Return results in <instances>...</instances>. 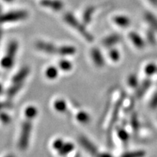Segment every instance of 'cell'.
I'll use <instances>...</instances> for the list:
<instances>
[{
	"label": "cell",
	"mask_w": 157,
	"mask_h": 157,
	"mask_svg": "<svg viewBox=\"0 0 157 157\" xmlns=\"http://www.w3.org/2000/svg\"><path fill=\"white\" fill-rule=\"evenodd\" d=\"M121 40V36L119 34H112L104 38L102 43L106 48H111L119 43Z\"/></svg>",
	"instance_id": "7c38bea8"
},
{
	"label": "cell",
	"mask_w": 157,
	"mask_h": 157,
	"mask_svg": "<svg viewBox=\"0 0 157 157\" xmlns=\"http://www.w3.org/2000/svg\"><path fill=\"white\" fill-rule=\"evenodd\" d=\"M155 31L151 29H148L146 31V42L148 44L151 45H155L156 44V36L155 35Z\"/></svg>",
	"instance_id": "484cf974"
},
{
	"label": "cell",
	"mask_w": 157,
	"mask_h": 157,
	"mask_svg": "<svg viewBox=\"0 0 157 157\" xmlns=\"http://www.w3.org/2000/svg\"><path fill=\"white\" fill-rule=\"evenodd\" d=\"M117 136L123 143H127L129 139V135L124 127H119L117 129Z\"/></svg>",
	"instance_id": "ffe728a7"
},
{
	"label": "cell",
	"mask_w": 157,
	"mask_h": 157,
	"mask_svg": "<svg viewBox=\"0 0 157 157\" xmlns=\"http://www.w3.org/2000/svg\"><path fill=\"white\" fill-rule=\"evenodd\" d=\"M128 37L130 42L137 50H141L146 48L147 42L138 33L135 32V31H131L129 33Z\"/></svg>",
	"instance_id": "52a82bcc"
},
{
	"label": "cell",
	"mask_w": 157,
	"mask_h": 157,
	"mask_svg": "<svg viewBox=\"0 0 157 157\" xmlns=\"http://www.w3.org/2000/svg\"><path fill=\"white\" fill-rule=\"evenodd\" d=\"M63 20L68 25H69L70 26H71L72 28L77 31L81 34V36H83L84 39H85L87 42H92L94 40V37L86 29L84 25L80 23L71 13H66L63 15Z\"/></svg>",
	"instance_id": "6da1fadb"
},
{
	"label": "cell",
	"mask_w": 157,
	"mask_h": 157,
	"mask_svg": "<svg viewBox=\"0 0 157 157\" xmlns=\"http://www.w3.org/2000/svg\"><path fill=\"white\" fill-rule=\"evenodd\" d=\"M127 83L131 89H135V90H136L137 87L139 86V84H140L138 78H137L136 74H129L128 77H127Z\"/></svg>",
	"instance_id": "d6986e66"
},
{
	"label": "cell",
	"mask_w": 157,
	"mask_h": 157,
	"mask_svg": "<svg viewBox=\"0 0 157 157\" xmlns=\"http://www.w3.org/2000/svg\"><path fill=\"white\" fill-rule=\"evenodd\" d=\"M146 1L154 7H157V0H146Z\"/></svg>",
	"instance_id": "e575fe53"
},
{
	"label": "cell",
	"mask_w": 157,
	"mask_h": 157,
	"mask_svg": "<svg viewBox=\"0 0 157 157\" xmlns=\"http://www.w3.org/2000/svg\"><path fill=\"white\" fill-rule=\"evenodd\" d=\"M64 143L65 142L62 140V139H56V140L53 142V143H52V147H53L55 150L58 151L62 148V146H63Z\"/></svg>",
	"instance_id": "d6a6232c"
},
{
	"label": "cell",
	"mask_w": 157,
	"mask_h": 157,
	"mask_svg": "<svg viewBox=\"0 0 157 157\" xmlns=\"http://www.w3.org/2000/svg\"><path fill=\"white\" fill-rule=\"evenodd\" d=\"M30 73V69L29 67H23L21 68V70L17 72V74H15V76H13V83H23V82L25 81V78H27V76Z\"/></svg>",
	"instance_id": "5bb4252c"
},
{
	"label": "cell",
	"mask_w": 157,
	"mask_h": 157,
	"mask_svg": "<svg viewBox=\"0 0 157 157\" xmlns=\"http://www.w3.org/2000/svg\"><path fill=\"white\" fill-rule=\"evenodd\" d=\"M12 107L13 105L10 102H0V112H2L3 110L10 109Z\"/></svg>",
	"instance_id": "836d02e7"
},
{
	"label": "cell",
	"mask_w": 157,
	"mask_h": 157,
	"mask_svg": "<svg viewBox=\"0 0 157 157\" xmlns=\"http://www.w3.org/2000/svg\"><path fill=\"white\" fill-rule=\"evenodd\" d=\"M17 50H18V42L15 40L11 41L7 46V54L3 57L0 62L2 67L5 69H9L13 67Z\"/></svg>",
	"instance_id": "3957f363"
},
{
	"label": "cell",
	"mask_w": 157,
	"mask_h": 157,
	"mask_svg": "<svg viewBox=\"0 0 157 157\" xmlns=\"http://www.w3.org/2000/svg\"><path fill=\"white\" fill-rule=\"evenodd\" d=\"M109 56L110 59L113 62H118L120 60L121 58L120 52H119V51L116 48H112L109 51Z\"/></svg>",
	"instance_id": "83f0119b"
},
{
	"label": "cell",
	"mask_w": 157,
	"mask_h": 157,
	"mask_svg": "<svg viewBox=\"0 0 157 157\" xmlns=\"http://www.w3.org/2000/svg\"><path fill=\"white\" fill-rule=\"evenodd\" d=\"M59 71L56 66H49L45 70V76L49 79H55L58 77Z\"/></svg>",
	"instance_id": "603a6c76"
},
{
	"label": "cell",
	"mask_w": 157,
	"mask_h": 157,
	"mask_svg": "<svg viewBox=\"0 0 157 157\" xmlns=\"http://www.w3.org/2000/svg\"><path fill=\"white\" fill-rule=\"evenodd\" d=\"M2 91H3V87H2V85L0 84V94L2 93Z\"/></svg>",
	"instance_id": "8d00e7d4"
},
{
	"label": "cell",
	"mask_w": 157,
	"mask_h": 157,
	"mask_svg": "<svg viewBox=\"0 0 157 157\" xmlns=\"http://www.w3.org/2000/svg\"><path fill=\"white\" fill-rule=\"evenodd\" d=\"M78 141L79 143L82 145V146L85 149L86 151H87L88 152L90 153L93 155H99L98 154V151L97 147L93 144V143L90 141L87 137L85 136H80L78 138Z\"/></svg>",
	"instance_id": "ba28073f"
},
{
	"label": "cell",
	"mask_w": 157,
	"mask_h": 157,
	"mask_svg": "<svg viewBox=\"0 0 157 157\" xmlns=\"http://www.w3.org/2000/svg\"><path fill=\"white\" fill-rule=\"evenodd\" d=\"M76 119L78 122L82 124H87L90 121V116L88 113L84 111H81L78 112L76 115Z\"/></svg>",
	"instance_id": "cb8c5ba5"
},
{
	"label": "cell",
	"mask_w": 157,
	"mask_h": 157,
	"mask_svg": "<svg viewBox=\"0 0 157 157\" xmlns=\"http://www.w3.org/2000/svg\"><path fill=\"white\" fill-rule=\"evenodd\" d=\"M36 48L39 51L49 55H58L60 56L61 46H56L52 43L46 42L44 41H39L36 42Z\"/></svg>",
	"instance_id": "8992f818"
},
{
	"label": "cell",
	"mask_w": 157,
	"mask_h": 157,
	"mask_svg": "<svg viewBox=\"0 0 157 157\" xmlns=\"http://www.w3.org/2000/svg\"><path fill=\"white\" fill-rule=\"evenodd\" d=\"M58 66L60 69L63 71H69L71 70L72 67H73L72 63L69 61V60H66V59L60 60Z\"/></svg>",
	"instance_id": "4316f807"
},
{
	"label": "cell",
	"mask_w": 157,
	"mask_h": 157,
	"mask_svg": "<svg viewBox=\"0 0 157 157\" xmlns=\"http://www.w3.org/2000/svg\"><path fill=\"white\" fill-rule=\"evenodd\" d=\"M37 114H38V110L34 105H29L25 109V116L26 119L33 120L36 117Z\"/></svg>",
	"instance_id": "44dd1931"
},
{
	"label": "cell",
	"mask_w": 157,
	"mask_h": 157,
	"mask_svg": "<svg viewBox=\"0 0 157 157\" xmlns=\"http://www.w3.org/2000/svg\"><path fill=\"white\" fill-rule=\"evenodd\" d=\"M125 98V95L124 94H122L120 98L118 99L117 103L114 105V107H113L112 113H111V120H110L109 127H108V139H109V142H111V133H112V129L114 127L116 121H117L118 118H119V113H120V109L122 107L124 100Z\"/></svg>",
	"instance_id": "277c9868"
},
{
	"label": "cell",
	"mask_w": 157,
	"mask_h": 157,
	"mask_svg": "<svg viewBox=\"0 0 157 157\" xmlns=\"http://www.w3.org/2000/svg\"><path fill=\"white\" fill-rule=\"evenodd\" d=\"M143 72L148 77L156 75L157 74V65L154 63H148L144 66Z\"/></svg>",
	"instance_id": "2e32d148"
},
{
	"label": "cell",
	"mask_w": 157,
	"mask_h": 157,
	"mask_svg": "<svg viewBox=\"0 0 157 157\" xmlns=\"http://www.w3.org/2000/svg\"><path fill=\"white\" fill-rule=\"evenodd\" d=\"M113 21L115 25L121 27V28H127L131 25L130 18L124 15H116L113 17Z\"/></svg>",
	"instance_id": "4fadbf2b"
},
{
	"label": "cell",
	"mask_w": 157,
	"mask_h": 157,
	"mask_svg": "<svg viewBox=\"0 0 157 157\" xmlns=\"http://www.w3.org/2000/svg\"><path fill=\"white\" fill-rule=\"evenodd\" d=\"M0 121L5 124H9L11 121V118L7 113L0 112Z\"/></svg>",
	"instance_id": "1f68e13d"
},
{
	"label": "cell",
	"mask_w": 157,
	"mask_h": 157,
	"mask_svg": "<svg viewBox=\"0 0 157 157\" xmlns=\"http://www.w3.org/2000/svg\"><path fill=\"white\" fill-rule=\"evenodd\" d=\"M149 107L153 110L157 109V92H156L149 101Z\"/></svg>",
	"instance_id": "4dcf8cb0"
},
{
	"label": "cell",
	"mask_w": 157,
	"mask_h": 157,
	"mask_svg": "<svg viewBox=\"0 0 157 157\" xmlns=\"http://www.w3.org/2000/svg\"><path fill=\"white\" fill-rule=\"evenodd\" d=\"M40 5L55 11L61 10L64 7L63 3L60 0H41Z\"/></svg>",
	"instance_id": "30bf717a"
},
{
	"label": "cell",
	"mask_w": 157,
	"mask_h": 157,
	"mask_svg": "<svg viewBox=\"0 0 157 157\" xmlns=\"http://www.w3.org/2000/svg\"><path fill=\"white\" fill-rule=\"evenodd\" d=\"M4 1H5V2H12V1H13V0H4Z\"/></svg>",
	"instance_id": "74e56055"
},
{
	"label": "cell",
	"mask_w": 157,
	"mask_h": 157,
	"mask_svg": "<svg viewBox=\"0 0 157 157\" xmlns=\"http://www.w3.org/2000/svg\"><path fill=\"white\" fill-rule=\"evenodd\" d=\"M130 124H131V126H132L133 132H137L139 129V127H140V125H139V121H138V119H137V115L133 114L132 117H131Z\"/></svg>",
	"instance_id": "f1b7e54d"
},
{
	"label": "cell",
	"mask_w": 157,
	"mask_h": 157,
	"mask_svg": "<svg viewBox=\"0 0 157 157\" xmlns=\"http://www.w3.org/2000/svg\"><path fill=\"white\" fill-rule=\"evenodd\" d=\"M23 85V83H13V86L7 90V95L9 98H13L18 93L20 90L22 89V87Z\"/></svg>",
	"instance_id": "e0dca14e"
},
{
	"label": "cell",
	"mask_w": 157,
	"mask_h": 157,
	"mask_svg": "<svg viewBox=\"0 0 157 157\" xmlns=\"http://www.w3.org/2000/svg\"><path fill=\"white\" fill-rule=\"evenodd\" d=\"M146 154V153L143 150H137L131 152H127L126 154H123L124 156H127V157H141L145 156Z\"/></svg>",
	"instance_id": "f546056e"
},
{
	"label": "cell",
	"mask_w": 157,
	"mask_h": 157,
	"mask_svg": "<svg viewBox=\"0 0 157 157\" xmlns=\"http://www.w3.org/2000/svg\"><path fill=\"white\" fill-rule=\"evenodd\" d=\"M95 10L96 8L93 6H90L85 10L83 14V22L84 24L87 25L90 23V21H92V17L95 12Z\"/></svg>",
	"instance_id": "ac0fdd59"
},
{
	"label": "cell",
	"mask_w": 157,
	"mask_h": 157,
	"mask_svg": "<svg viewBox=\"0 0 157 157\" xmlns=\"http://www.w3.org/2000/svg\"><path fill=\"white\" fill-rule=\"evenodd\" d=\"M2 36V29L0 28V42H1Z\"/></svg>",
	"instance_id": "d590c367"
},
{
	"label": "cell",
	"mask_w": 157,
	"mask_h": 157,
	"mask_svg": "<svg viewBox=\"0 0 157 157\" xmlns=\"http://www.w3.org/2000/svg\"><path fill=\"white\" fill-rule=\"evenodd\" d=\"M74 148L75 147H74V145L72 143H65L62 148L58 152L60 156H65V155H67L69 153L73 151Z\"/></svg>",
	"instance_id": "d4e9b609"
},
{
	"label": "cell",
	"mask_w": 157,
	"mask_h": 157,
	"mask_svg": "<svg viewBox=\"0 0 157 157\" xmlns=\"http://www.w3.org/2000/svg\"><path fill=\"white\" fill-rule=\"evenodd\" d=\"M152 82L151 81V79L149 78H147L146 79L143 80V81L140 83L139 86L135 91V96L137 98H141L145 95V94H146L147 92L150 89L151 86Z\"/></svg>",
	"instance_id": "9c48e42d"
},
{
	"label": "cell",
	"mask_w": 157,
	"mask_h": 157,
	"mask_svg": "<svg viewBox=\"0 0 157 157\" xmlns=\"http://www.w3.org/2000/svg\"><path fill=\"white\" fill-rule=\"evenodd\" d=\"M28 16V13L25 10L10 12V13L0 15V23L3 24V23H13L17 22V21H23V20L26 19Z\"/></svg>",
	"instance_id": "5b68a950"
},
{
	"label": "cell",
	"mask_w": 157,
	"mask_h": 157,
	"mask_svg": "<svg viewBox=\"0 0 157 157\" xmlns=\"http://www.w3.org/2000/svg\"><path fill=\"white\" fill-rule=\"evenodd\" d=\"M31 119H26L22 123L18 140V147L21 150L25 151L29 147L31 131H32V122Z\"/></svg>",
	"instance_id": "7a4b0ae2"
},
{
	"label": "cell",
	"mask_w": 157,
	"mask_h": 157,
	"mask_svg": "<svg viewBox=\"0 0 157 157\" xmlns=\"http://www.w3.org/2000/svg\"><path fill=\"white\" fill-rule=\"evenodd\" d=\"M91 58L94 63L98 67L101 68L105 66V60L103 55L101 53V51L97 48H93L91 50Z\"/></svg>",
	"instance_id": "8fae6325"
},
{
	"label": "cell",
	"mask_w": 157,
	"mask_h": 157,
	"mask_svg": "<svg viewBox=\"0 0 157 157\" xmlns=\"http://www.w3.org/2000/svg\"><path fill=\"white\" fill-rule=\"evenodd\" d=\"M54 108L57 111L64 113L67 111V103L64 100L58 99L54 102Z\"/></svg>",
	"instance_id": "7402d4cb"
},
{
	"label": "cell",
	"mask_w": 157,
	"mask_h": 157,
	"mask_svg": "<svg viewBox=\"0 0 157 157\" xmlns=\"http://www.w3.org/2000/svg\"><path fill=\"white\" fill-rule=\"evenodd\" d=\"M144 19L149 27L157 33V17L150 12H146L144 14Z\"/></svg>",
	"instance_id": "9a60e30c"
}]
</instances>
